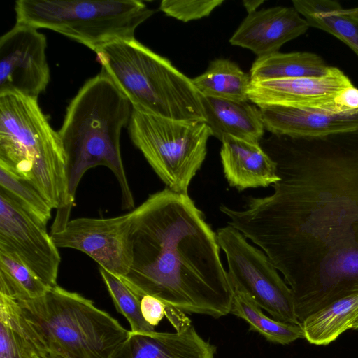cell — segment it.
<instances>
[{
	"instance_id": "cell-1",
	"label": "cell",
	"mask_w": 358,
	"mask_h": 358,
	"mask_svg": "<svg viewBox=\"0 0 358 358\" xmlns=\"http://www.w3.org/2000/svg\"><path fill=\"white\" fill-rule=\"evenodd\" d=\"M260 145L280 178L273 193L250 198L241 210H220L282 274L301 324L358 293V130L272 134Z\"/></svg>"
},
{
	"instance_id": "cell-2",
	"label": "cell",
	"mask_w": 358,
	"mask_h": 358,
	"mask_svg": "<svg viewBox=\"0 0 358 358\" xmlns=\"http://www.w3.org/2000/svg\"><path fill=\"white\" fill-rule=\"evenodd\" d=\"M130 213L132 264L118 277L138 296L182 311L214 318L230 313L234 289L217 234L188 194L166 187Z\"/></svg>"
},
{
	"instance_id": "cell-3",
	"label": "cell",
	"mask_w": 358,
	"mask_h": 358,
	"mask_svg": "<svg viewBox=\"0 0 358 358\" xmlns=\"http://www.w3.org/2000/svg\"><path fill=\"white\" fill-rule=\"evenodd\" d=\"M131 111L129 101L102 71L87 80L70 101L58 131L66 158L69 215L80 179L97 166L112 171L120 187L122 209L134 210L120 145Z\"/></svg>"
},
{
	"instance_id": "cell-4",
	"label": "cell",
	"mask_w": 358,
	"mask_h": 358,
	"mask_svg": "<svg viewBox=\"0 0 358 358\" xmlns=\"http://www.w3.org/2000/svg\"><path fill=\"white\" fill-rule=\"evenodd\" d=\"M0 166L30 183L57 210L51 234L65 227L70 215L65 155L38 99L0 95Z\"/></svg>"
},
{
	"instance_id": "cell-5",
	"label": "cell",
	"mask_w": 358,
	"mask_h": 358,
	"mask_svg": "<svg viewBox=\"0 0 358 358\" xmlns=\"http://www.w3.org/2000/svg\"><path fill=\"white\" fill-rule=\"evenodd\" d=\"M27 338L42 355L108 358L129 331L93 301L56 285L43 296L17 301Z\"/></svg>"
},
{
	"instance_id": "cell-6",
	"label": "cell",
	"mask_w": 358,
	"mask_h": 358,
	"mask_svg": "<svg viewBox=\"0 0 358 358\" xmlns=\"http://www.w3.org/2000/svg\"><path fill=\"white\" fill-rule=\"evenodd\" d=\"M95 52L101 71L132 108L169 119L206 121L192 79L135 38L110 42Z\"/></svg>"
},
{
	"instance_id": "cell-7",
	"label": "cell",
	"mask_w": 358,
	"mask_h": 358,
	"mask_svg": "<svg viewBox=\"0 0 358 358\" xmlns=\"http://www.w3.org/2000/svg\"><path fill=\"white\" fill-rule=\"evenodd\" d=\"M16 22L56 31L96 52L134 38L155 10L138 0H18Z\"/></svg>"
},
{
	"instance_id": "cell-8",
	"label": "cell",
	"mask_w": 358,
	"mask_h": 358,
	"mask_svg": "<svg viewBox=\"0 0 358 358\" xmlns=\"http://www.w3.org/2000/svg\"><path fill=\"white\" fill-rule=\"evenodd\" d=\"M129 131L135 146L173 192L187 194L207 152L206 121L169 119L132 108Z\"/></svg>"
},
{
	"instance_id": "cell-9",
	"label": "cell",
	"mask_w": 358,
	"mask_h": 358,
	"mask_svg": "<svg viewBox=\"0 0 358 358\" xmlns=\"http://www.w3.org/2000/svg\"><path fill=\"white\" fill-rule=\"evenodd\" d=\"M220 248L228 264L234 290L243 293L273 319L299 324L293 293L262 251L250 245L238 230L227 225L217 231Z\"/></svg>"
},
{
	"instance_id": "cell-10",
	"label": "cell",
	"mask_w": 358,
	"mask_h": 358,
	"mask_svg": "<svg viewBox=\"0 0 358 358\" xmlns=\"http://www.w3.org/2000/svg\"><path fill=\"white\" fill-rule=\"evenodd\" d=\"M354 85L339 69L320 76L251 81L248 99L256 106L277 105L344 113L355 109Z\"/></svg>"
},
{
	"instance_id": "cell-11",
	"label": "cell",
	"mask_w": 358,
	"mask_h": 358,
	"mask_svg": "<svg viewBox=\"0 0 358 358\" xmlns=\"http://www.w3.org/2000/svg\"><path fill=\"white\" fill-rule=\"evenodd\" d=\"M131 213L110 218L79 217L50 234L57 248L80 250L99 266L117 275H127L132 264Z\"/></svg>"
},
{
	"instance_id": "cell-12",
	"label": "cell",
	"mask_w": 358,
	"mask_h": 358,
	"mask_svg": "<svg viewBox=\"0 0 358 358\" xmlns=\"http://www.w3.org/2000/svg\"><path fill=\"white\" fill-rule=\"evenodd\" d=\"M51 235L0 189V250L16 255L46 285L57 284L61 257Z\"/></svg>"
},
{
	"instance_id": "cell-13",
	"label": "cell",
	"mask_w": 358,
	"mask_h": 358,
	"mask_svg": "<svg viewBox=\"0 0 358 358\" xmlns=\"http://www.w3.org/2000/svg\"><path fill=\"white\" fill-rule=\"evenodd\" d=\"M47 41L38 29L17 23L0 38V95L36 99L45 90L50 71Z\"/></svg>"
},
{
	"instance_id": "cell-14",
	"label": "cell",
	"mask_w": 358,
	"mask_h": 358,
	"mask_svg": "<svg viewBox=\"0 0 358 358\" xmlns=\"http://www.w3.org/2000/svg\"><path fill=\"white\" fill-rule=\"evenodd\" d=\"M309 28L294 7L275 6L248 14L229 42L260 57L278 52L285 43L303 35Z\"/></svg>"
},
{
	"instance_id": "cell-15",
	"label": "cell",
	"mask_w": 358,
	"mask_h": 358,
	"mask_svg": "<svg viewBox=\"0 0 358 358\" xmlns=\"http://www.w3.org/2000/svg\"><path fill=\"white\" fill-rule=\"evenodd\" d=\"M259 108L265 129L273 135L322 137L358 130V109L336 113L277 105Z\"/></svg>"
},
{
	"instance_id": "cell-16",
	"label": "cell",
	"mask_w": 358,
	"mask_h": 358,
	"mask_svg": "<svg viewBox=\"0 0 358 358\" xmlns=\"http://www.w3.org/2000/svg\"><path fill=\"white\" fill-rule=\"evenodd\" d=\"M215 352L189 324L171 333L129 331L108 358H214Z\"/></svg>"
},
{
	"instance_id": "cell-17",
	"label": "cell",
	"mask_w": 358,
	"mask_h": 358,
	"mask_svg": "<svg viewBox=\"0 0 358 358\" xmlns=\"http://www.w3.org/2000/svg\"><path fill=\"white\" fill-rule=\"evenodd\" d=\"M220 150L223 171L229 184L244 190L268 187L279 180L276 164L259 142L224 136Z\"/></svg>"
},
{
	"instance_id": "cell-18",
	"label": "cell",
	"mask_w": 358,
	"mask_h": 358,
	"mask_svg": "<svg viewBox=\"0 0 358 358\" xmlns=\"http://www.w3.org/2000/svg\"><path fill=\"white\" fill-rule=\"evenodd\" d=\"M206 122L212 136L220 141L226 136L259 142L264 125L259 108L248 101L205 97L201 95Z\"/></svg>"
},
{
	"instance_id": "cell-19",
	"label": "cell",
	"mask_w": 358,
	"mask_h": 358,
	"mask_svg": "<svg viewBox=\"0 0 358 358\" xmlns=\"http://www.w3.org/2000/svg\"><path fill=\"white\" fill-rule=\"evenodd\" d=\"M292 3L310 27L334 36L358 56V8L345 9L333 0H293Z\"/></svg>"
},
{
	"instance_id": "cell-20",
	"label": "cell",
	"mask_w": 358,
	"mask_h": 358,
	"mask_svg": "<svg viewBox=\"0 0 358 358\" xmlns=\"http://www.w3.org/2000/svg\"><path fill=\"white\" fill-rule=\"evenodd\" d=\"M191 79L203 96L240 102L249 101L250 76L229 59L211 61L202 74Z\"/></svg>"
},
{
	"instance_id": "cell-21",
	"label": "cell",
	"mask_w": 358,
	"mask_h": 358,
	"mask_svg": "<svg viewBox=\"0 0 358 358\" xmlns=\"http://www.w3.org/2000/svg\"><path fill=\"white\" fill-rule=\"evenodd\" d=\"M329 66L318 55L309 52H279L257 57L250 69L251 81L320 76Z\"/></svg>"
},
{
	"instance_id": "cell-22",
	"label": "cell",
	"mask_w": 358,
	"mask_h": 358,
	"mask_svg": "<svg viewBox=\"0 0 358 358\" xmlns=\"http://www.w3.org/2000/svg\"><path fill=\"white\" fill-rule=\"evenodd\" d=\"M358 315V293L336 300L310 315L301 323L305 338L326 345L350 329Z\"/></svg>"
},
{
	"instance_id": "cell-23",
	"label": "cell",
	"mask_w": 358,
	"mask_h": 358,
	"mask_svg": "<svg viewBox=\"0 0 358 358\" xmlns=\"http://www.w3.org/2000/svg\"><path fill=\"white\" fill-rule=\"evenodd\" d=\"M230 313L244 320L250 330L258 332L270 342L287 345L305 338L301 324L285 323L267 317L249 297L237 290H234Z\"/></svg>"
},
{
	"instance_id": "cell-24",
	"label": "cell",
	"mask_w": 358,
	"mask_h": 358,
	"mask_svg": "<svg viewBox=\"0 0 358 358\" xmlns=\"http://www.w3.org/2000/svg\"><path fill=\"white\" fill-rule=\"evenodd\" d=\"M50 288L16 255L0 250V294L26 301L44 296Z\"/></svg>"
},
{
	"instance_id": "cell-25",
	"label": "cell",
	"mask_w": 358,
	"mask_h": 358,
	"mask_svg": "<svg viewBox=\"0 0 358 358\" xmlns=\"http://www.w3.org/2000/svg\"><path fill=\"white\" fill-rule=\"evenodd\" d=\"M35 352L20 325L17 301L0 294V358H31Z\"/></svg>"
},
{
	"instance_id": "cell-26",
	"label": "cell",
	"mask_w": 358,
	"mask_h": 358,
	"mask_svg": "<svg viewBox=\"0 0 358 358\" xmlns=\"http://www.w3.org/2000/svg\"><path fill=\"white\" fill-rule=\"evenodd\" d=\"M0 189L10 195L37 222L46 227L53 208L30 183L0 166Z\"/></svg>"
},
{
	"instance_id": "cell-27",
	"label": "cell",
	"mask_w": 358,
	"mask_h": 358,
	"mask_svg": "<svg viewBox=\"0 0 358 358\" xmlns=\"http://www.w3.org/2000/svg\"><path fill=\"white\" fill-rule=\"evenodd\" d=\"M99 270L117 310L127 319L131 331H154L155 327L149 324L142 315L140 297L116 275L101 266H99Z\"/></svg>"
},
{
	"instance_id": "cell-28",
	"label": "cell",
	"mask_w": 358,
	"mask_h": 358,
	"mask_svg": "<svg viewBox=\"0 0 358 358\" xmlns=\"http://www.w3.org/2000/svg\"><path fill=\"white\" fill-rule=\"evenodd\" d=\"M223 2V0H163L160 3L159 10L167 16L187 22L208 16Z\"/></svg>"
},
{
	"instance_id": "cell-29",
	"label": "cell",
	"mask_w": 358,
	"mask_h": 358,
	"mask_svg": "<svg viewBox=\"0 0 358 358\" xmlns=\"http://www.w3.org/2000/svg\"><path fill=\"white\" fill-rule=\"evenodd\" d=\"M139 297L143 318L149 324L155 327L165 316L166 304L150 295L145 294Z\"/></svg>"
},
{
	"instance_id": "cell-30",
	"label": "cell",
	"mask_w": 358,
	"mask_h": 358,
	"mask_svg": "<svg viewBox=\"0 0 358 358\" xmlns=\"http://www.w3.org/2000/svg\"><path fill=\"white\" fill-rule=\"evenodd\" d=\"M264 2L263 0H244L243 4L248 14H250L257 11V8Z\"/></svg>"
},
{
	"instance_id": "cell-31",
	"label": "cell",
	"mask_w": 358,
	"mask_h": 358,
	"mask_svg": "<svg viewBox=\"0 0 358 358\" xmlns=\"http://www.w3.org/2000/svg\"><path fill=\"white\" fill-rule=\"evenodd\" d=\"M43 358H65L63 356L55 355V354H50L46 355H42Z\"/></svg>"
},
{
	"instance_id": "cell-32",
	"label": "cell",
	"mask_w": 358,
	"mask_h": 358,
	"mask_svg": "<svg viewBox=\"0 0 358 358\" xmlns=\"http://www.w3.org/2000/svg\"><path fill=\"white\" fill-rule=\"evenodd\" d=\"M31 358H43V357L41 355L38 354L37 352H35L33 354Z\"/></svg>"
}]
</instances>
